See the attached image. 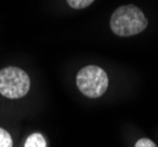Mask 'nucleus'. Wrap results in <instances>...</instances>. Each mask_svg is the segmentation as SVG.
Returning a JSON list of instances; mask_svg holds the SVG:
<instances>
[{
    "instance_id": "nucleus-1",
    "label": "nucleus",
    "mask_w": 158,
    "mask_h": 147,
    "mask_svg": "<svg viewBox=\"0 0 158 147\" xmlns=\"http://www.w3.org/2000/svg\"><path fill=\"white\" fill-rule=\"evenodd\" d=\"M149 26L145 13L136 5H123L114 10L110 18V28L117 37H133Z\"/></svg>"
},
{
    "instance_id": "nucleus-2",
    "label": "nucleus",
    "mask_w": 158,
    "mask_h": 147,
    "mask_svg": "<svg viewBox=\"0 0 158 147\" xmlns=\"http://www.w3.org/2000/svg\"><path fill=\"white\" fill-rule=\"evenodd\" d=\"M79 92L90 99L103 97L109 88V75L98 65H86L76 75Z\"/></svg>"
},
{
    "instance_id": "nucleus-3",
    "label": "nucleus",
    "mask_w": 158,
    "mask_h": 147,
    "mask_svg": "<svg viewBox=\"0 0 158 147\" xmlns=\"http://www.w3.org/2000/svg\"><path fill=\"white\" fill-rule=\"evenodd\" d=\"M31 88L30 75L19 67L6 66L0 70V94L7 99L24 98Z\"/></svg>"
},
{
    "instance_id": "nucleus-4",
    "label": "nucleus",
    "mask_w": 158,
    "mask_h": 147,
    "mask_svg": "<svg viewBox=\"0 0 158 147\" xmlns=\"http://www.w3.org/2000/svg\"><path fill=\"white\" fill-rule=\"evenodd\" d=\"M23 147H47V140L43 133L33 132L26 137Z\"/></svg>"
},
{
    "instance_id": "nucleus-5",
    "label": "nucleus",
    "mask_w": 158,
    "mask_h": 147,
    "mask_svg": "<svg viewBox=\"0 0 158 147\" xmlns=\"http://www.w3.org/2000/svg\"><path fill=\"white\" fill-rule=\"evenodd\" d=\"M0 147H13V138L4 127H0Z\"/></svg>"
},
{
    "instance_id": "nucleus-6",
    "label": "nucleus",
    "mask_w": 158,
    "mask_h": 147,
    "mask_svg": "<svg viewBox=\"0 0 158 147\" xmlns=\"http://www.w3.org/2000/svg\"><path fill=\"white\" fill-rule=\"evenodd\" d=\"M93 1L94 0H66L67 5L74 10H81V8L89 7Z\"/></svg>"
},
{
    "instance_id": "nucleus-7",
    "label": "nucleus",
    "mask_w": 158,
    "mask_h": 147,
    "mask_svg": "<svg viewBox=\"0 0 158 147\" xmlns=\"http://www.w3.org/2000/svg\"><path fill=\"white\" fill-rule=\"evenodd\" d=\"M133 147H158L155 141H152L150 138H140L135 142Z\"/></svg>"
}]
</instances>
